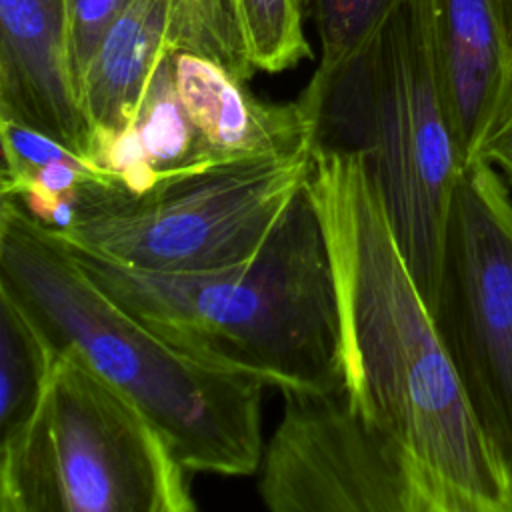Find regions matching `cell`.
<instances>
[{"instance_id":"6da1fadb","label":"cell","mask_w":512,"mask_h":512,"mask_svg":"<svg viewBox=\"0 0 512 512\" xmlns=\"http://www.w3.org/2000/svg\"><path fill=\"white\" fill-rule=\"evenodd\" d=\"M308 192L338 294L342 382L414 462L432 512H512L480 428L362 154L314 144Z\"/></svg>"},{"instance_id":"7a4b0ae2","label":"cell","mask_w":512,"mask_h":512,"mask_svg":"<svg viewBox=\"0 0 512 512\" xmlns=\"http://www.w3.org/2000/svg\"><path fill=\"white\" fill-rule=\"evenodd\" d=\"M0 284L58 346L128 394L188 472L248 476L262 460L260 378L202 360L106 294L68 242L14 198L0 202Z\"/></svg>"},{"instance_id":"3957f363","label":"cell","mask_w":512,"mask_h":512,"mask_svg":"<svg viewBox=\"0 0 512 512\" xmlns=\"http://www.w3.org/2000/svg\"><path fill=\"white\" fill-rule=\"evenodd\" d=\"M68 246L106 294L202 360L280 392L342 382L334 270L308 186L260 252L240 264L156 272Z\"/></svg>"},{"instance_id":"277c9868","label":"cell","mask_w":512,"mask_h":512,"mask_svg":"<svg viewBox=\"0 0 512 512\" xmlns=\"http://www.w3.org/2000/svg\"><path fill=\"white\" fill-rule=\"evenodd\" d=\"M298 102L314 122V144L362 154L432 312L466 164L436 78L428 0H402L362 46L338 62H320Z\"/></svg>"},{"instance_id":"5b68a950","label":"cell","mask_w":512,"mask_h":512,"mask_svg":"<svg viewBox=\"0 0 512 512\" xmlns=\"http://www.w3.org/2000/svg\"><path fill=\"white\" fill-rule=\"evenodd\" d=\"M160 430L72 346H58L22 426L0 440V512H190Z\"/></svg>"},{"instance_id":"8992f818","label":"cell","mask_w":512,"mask_h":512,"mask_svg":"<svg viewBox=\"0 0 512 512\" xmlns=\"http://www.w3.org/2000/svg\"><path fill=\"white\" fill-rule=\"evenodd\" d=\"M314 148V146H312ZM312 148L212 164L162 178L142 194L120 182L78 190L68 244L156 272H204L250 260L308 186Z\"/></svg>"},{"instance_id":"52a82bcc","label":"cell","mask_w":512,"mask_h":512,"mask_svg":"<svg viewBox=\"0 0 512 512\" xmlns=\"http://www.w3.org/2000/svg\"><path fill=\"white\" fill-rule=\"evenodd\" d=\"M432 316L512 486V196L482 160L454 190Z\"/></svg>"},{"instance_id":"ba28073f","label":"cell","mask_w":512,"mask_h":512,"mask_svg":"<svg viewBox=\"0 0 512 512\" xmlns=\"http://www.w3.org/2000/svg\"><path fill=\"white\" fill-rule=\"evenodd\" d=\"M282 420L262 452L258 494L272 512H432L406 450L350 400L284 390Z\"/></svg>"},{"instance_id":"9c48e42d","label":"cell","mask_w":512,"mask_h":512,"mask_svg":"<svg viewBox=\"0 0 512 512\" xmlns=\"http://www.w3.org/2000/svg\"><path fill=\"white\" fill-rule=\"evenodd\" d=\"M0 118L42 130L90 160L92 128L70 70L64 0H0Z\"/></svg>"},{"instance_id":"30bf717a","label":"cell","mask_w":512,"mask_h":512,"mask_svg":"<svg viewBox=\"0 0 512 512\" xmlns=\"http://www.w3.org/2000/svg\"><path fill=\"white\" fill-rule=\"evenodd\" d=\"M430 46L444 108L468 166L512 84L504 0H428Z\"/></svg>"},{"instance_id":"8fae6325","label":"cell","mask_w":512,"mask_h":512,"mask_svg":"<svg viewBox=\"0 0 512 512\" xmlns=\"http://www.w3.org/2000/svg\"><path fill=\"white\" fill-rule=\"evenodd\" d=\"M172 70L214 164L294 156L314 146V122L298 100H260L244 80L188 52H172Z\"/></svg>"},{"instance_id":"7c38bea8","label":"cell","mask_w":512,"mask_h":512,"mask_svg":"<svg viewBox=\"0 0 512 512\" xmlns=\"http://www.w3.org/2000/svg\"><path fill=\"white\" fill-rule=\"evenodd\" d=\"M170 0H136L102 36L80 80V108L96 134L128 128L168 48Z\"/></svg>"},{"instance_id":"4fadbf2b","label":"cell","mask_w":512,"mask_h":512,"mask_svg":"<svg viewBox=\"0 0 512 512\" xmlns=\"http://www.w3.org/2000/svg\"><path fill=\"white\" fill-rule=\"evenodd\" d=\"M54 344L0 284V432H14L30 416L48 376Z\"/></svg>"},{"instance_id":"5bb4252c","label":"cell","mask_w":512,"mask_h":512,"mask_svg":"<svg viewBox=\"0 0 512 512\" xmlns=\"http://www.w3.org/2000/svg\"><path fill=\"white\" fill-rule=\"evenodd\" d=\"M130 126H134L158 182L214 164L196 124L178 96L172 52L160 62L136 120Z\"/></svg>"},{"instance_id":"9a60e30c","label":"cell","mask_w":512,"mask_h":512,"mask_svg":"<svg viewBox=\"0 0 512 512\" xmlns=\"http://www.w3.org/2000/svg\"><path fill=\"white\" fill-rule=\"evenodd\" d=\"M168 48L208 58L244 82L258 72L238 0H170Z\"/></svg>"},{"instance_id":"2e32d148","label":"cell","mask_w":512,"mask_h":512,"mask_svg":"<svg viewBox=\"0 0 512 512\" xmlns=\"http://www.w3.org/2000/svg\"><path fill=\"white\" fill-rule=\"evenodd\" d=\"M238 6L260 72H282L312 56L298 0H238Z\"/></svg>"},{"instance_id":"e0dca14e","label":"cell","mask_w":512,"mask_h":512,"mask_svg":"<svg viewBox=\"0 0 512 512\" xmlns=\"http://www.w3.org/2000/svg\"><path fill=\"white\" fill-rule=\"evenodd\" d=\"M322 46V64L346 58L362 46L402 0H298Z\"/></svg>"},{"instance_id":"ac0fdd59","label":"cell","mask_w":512,"mask_h":512,"mask_svg":"<svg viewBox=\"0 0 512 512\" xmlns=\"http://www.w3.org/2000/svg\"><path fill=\"white\" fill-rule=\"evenodd\" d=\"M134 2L136 0H64L70 70L76 92L102 36Z\"/></svg>"},{"instance_id":"d6986e66","label":"cell","mask_w":512,"mask_h":512,"mask_svg":"<svg viewBox=\"0 0 512 512\" xmlns=\"http://www.w3.org/2000/svg\"><path fill=\"white\" fill-rule=\"evenodd\" d=\"M0 136H2V154H4V166H2L4 174L38 168L52 162H66V164L104 172L86 156L64 146L60 140L48 136L42 130L20 124L16 120L0 118Z\"/></svg>"},{"instance_id":"ffe728a7","label":"cell","mask_w":512,"mask_h":512,"mask_svg":"<svg viewBox=\"0 0 512 512\" xmlns=\"http://www.w3.org/2000/svg\"><path fill=\"white\" fill-rule=\"evenodd\" d=\"M474 160L490 164L500 174V178L512 188V84L492 126L488 128L484 140L480 142Z\"/></svg>"},{"instance_id":"44dd1931","label":"cell","mask_w":512,"mask_h":512,"mask_svg":"<svg viewBox=\"0 0 512 512\" xmlns=\"http://www.w3.org/2000/svg\"><path fill=\"white\" fill-rule=\"evenodd\" d=\"M506 4V14H508V22H510V32H512V0H504Z\"/></svg>"}]
</instances>
